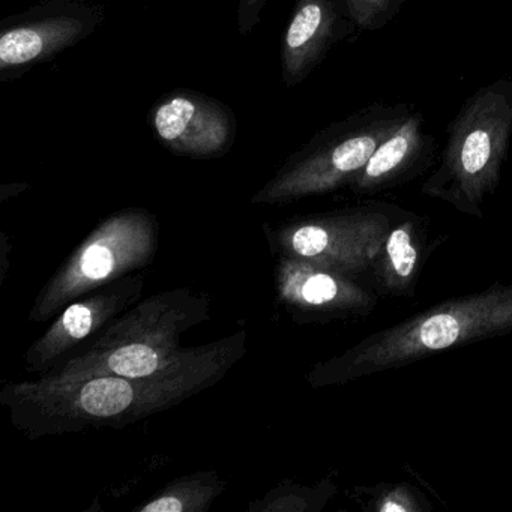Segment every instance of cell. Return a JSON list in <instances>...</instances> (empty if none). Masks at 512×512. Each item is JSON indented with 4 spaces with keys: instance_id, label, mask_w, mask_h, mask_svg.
<instances>
[{
    "instance_id": "6da1fadb",
    "label": "cell",
    "mask_w": 512,
    "mask_h": 512,
    "mask_svg": "<svg viewBox=\"0 0 512 512\" xmlns=\"http://www.w3.org/2000/svg\"><path fill=\"white\" fill-rule=\"evenodd\" d=\"M506 334H512V283H496L373 332L344 356L341 371L344 379H358Z\"/></svg>"
},
{
    "instance_id": "7a4b0ae2",
    "label": "cell",
    "mask_w": 512,
    "mask_h": 512,
    "mask_svg": "<svg viewBox=\"0 0 512 512\" xmlns=\"http://www.w3.org/2000/svg\"><path fill=\"white\" fill-rule=\"evenodd\" d=\"M440 164L421 193L461 214L482 218L496 190L512 137V77L482 86L448 127Z\"/></svg>"
},
{
    "instance_id": "3957f363",
    "label": "cell",
    "mask_w": 512,
    "mask_h": 512,
    "mask_svg": "<svg viewBox=\"0 0 512 512\" xmlns=\"http://www.w3.org/2000/svg\"><path fill=\"white\" fill-rule=\"evenodd\" d=\"M412 112L409 104L376 103L329 125L293 158L277 190L322 193L352 182L377 146Z\"/></svg>"
},
{
    "instance_id": "277c9868",
    "label": "cell",
    "mask_w": 512,
    "mask_h": 512,
    "mask_svg": "<svg viewBox=\"0 0 512 512\" xmlns=\"http://www.w3.org/2000/svg\"><path fill=\"white\" fill-rule=\"evenodd\" d=\"M97 5L80 0H43L2 22L0 73L13 77L86 40L103 20Z\"/></svg>"
},
{
    "instance_id": "5b68a950",
    "label": "cell",
    "mask_w": 512,
    "mask_h": 512,
    "mask_svg": "<svg viewBox=\"0 0 512 512\" xmlns=\"http://www.w3.org/2000/svg\"><path fill=\"white\" fill-rule=\"evenodd\" d=\"M155 137L166 148L188 157H215L235 142L236 119L221 101L197 92L164 97L151 112Z\"/></svg>"
},
{
    "instance_id": "8992f818",
    "label": "cell",
    "mask_w": 512,
    "mask_h": 512,
    "mask_svg": "<svg viewBox=\"0 0 512 512\" xmlns=\"http://www.w3.org/2000/svg\"><path fill=\"white\" fill-rule=\"evenodd\" d=\"M353 28L341 0H296L284 32L281 67L287 88L304 82Z\"/></svg>"
},
{
    "instance_id": "52a82bcc",
    "label": "cell",
    "mask_w": 512,
    "mask_h": 512,
    "mask_svg": "<svg viewBox=\"0 0 512 512\" xmlns=\"http://www.w3.org/2000/svg\"><path fill=\"white\" fill-rule=\"evenodd\" d=\"M433 151V140L425 131L424 118L413 110L371 155L361 172L353 179V190L374 194L404 181L427 163Z\"/></svg>"
},
{
    "instance_id": "ba28073f",
    "label": "cell",
    "mask_w": 512,
    "mask_h": 512,
    "mask_svg": "<svg viewBox=\"0 0 512 512\" xmlns=\"http://www.w3.org/2000/svg\"><path fill=\"white\" fill-rule=\"evenodd\" d=\"M421 251L419 220L406 212L389 232L374 268L383 292L394 296L412 295L418 281Z\"/></svg>"
},
{
    "instance_id": "9c48e42d",
    "label": "cell",
    "mask_w": 512,
    "mask_h": 512,
    "mask_svg": "<svg viewBox=\"0 0 512 512\" xmlns=\"http://www.w3.org/2000/svg\"><path fill=\"white\" fill-rule=\"evenodd\" d=\"M134 391L130 383L112 377L92 380L83 388L80 403L92 416H115L130 407Z\"/></svg>"
},
{
    "instance_id": "30bf717a",
    "label": "cell",
    "mask_w": 512,
    "mask_h": 512,
    "mask_svg": "<svg viewBox=\"0 0 512 512\" xmlns=\"http://www.w3.org/2000/svg\"><path fill=\"white\" fill-rule=\"evenodd\" d=\"M406 0H341L344 13L358 31L374 32L397 19Z\"/></svg>"
},
{
    "instance_id": "8fae6325",
    "label": "cell",
    "mask_w": 512,
    "mask_h": 512,
    "mask_svg": "<svg viewBox=\"0 0 512 512\" xmlns=\"http://www.w3.org/2000/svg\"><path fill=\"white\" fill-rule=\"evenodd\" d=\"M160 365L157 353L145 344L121 347L110 355L109 368L119 376L140 379L151 376Z\"/></svg>"
},
{
    "instance_id": "7c38bea8",
    "label": "cell",
    "mask_w": 512,
    "mask_h": 512,
    "mask_svg": "<svg viewBox=\"0 0 512 512\" xmlns=\"http://www.w3.org/2000/svg\"><path fill=\"white\" fill-rule=\"evenodd\" d=\"M292 247L299 256L320 259L326 248V230L322 224H310L296 230Z\"/></svg>"
},
{
    "instance_id": "4fadbf2b",
    "label": "cell",
    "mask_w": 512,
    "mask_h": 512,
    "mask_svg": "<svg viewBox=\"0 0 512 512\" xmlns=\"http://www.w3.org/2000/svg\"><path fill=\"white\" fill-rule=\"evenodd\" d=\"M113 254L103 245H92L82 257V272L88 280H103L113 269Z\"/></svg>"
},
{
    "instance_id": "5bb4252c",
    "label": "cell",
    "mask_w": 512,
    "mask_h": 512,
    "mask_svg": "<svg viewBox=\"0 0 512 512\" xmlns=\"http://www.w3.org/2000/svg\"><path fill=\"white\" fill-rule=\"evenodd\" d=\"M376 509L380 512H413L422 511L418 505L415 493L409 487L397 485L386 490L380 499H377Z\"/></svg>"
},
{
    "instance_id": "9a60e30c",
    "label": "cell",
    "mask_w": 512,
    "mask_h": 512,
    "mask_svg": "<svg viewBox=\"0 0 512 512\" xmlns=\"http://www.w3.org/2000/svg\"><path fill=\"white\" fill-rule=\"evenodd\" d=\"M65 331L73 338H85L91 332L92 313L86 305H71L62 317Z\"/></svg>"
},
{
    "instance_id": "2e32d148",
    "label": "cell",
    "mask_w": 512,
    "mask_h": 512,
    "mask_svg": "<svg viewBox=\"0 0 512 512\" xmlns=\"http://www.w3.org/2000/svg\"><path fill=\"white\" fill-rule=\"evenodd\" d=\"M266 2L268 0H239L238 31L242 37H247L259 25Z\"/></svg>"
},
{
    "instance_id": "e0dca14e",
    "label": "cell",
    "mask_w": 512,
    "mask_h": 512,
    "mask_svg": "<svg viewBox=\"0 0 512 512\" xmlns=\"http://www.w3.org/2000/svg\"><path fill=\"white\" fill-rule=\"evenodd\" d=\"M184 505L181 500L175 499V497H164V499L152 502L151 505L145 506L143 511L146 512H178L182 511Z\"/></svg>"
}]
</instances>
